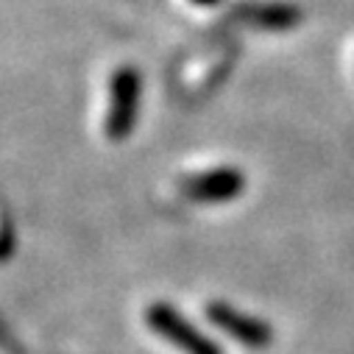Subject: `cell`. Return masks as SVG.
Masks as SVG:
<instances>
[{
  "label": "cell",
  "mask_w": 354,
  "mask_h": 354,
  "mask_svg": "<svg viewBox=\"0 0 354 354\" xmlns=\"http://www.w3.org/2000/svg\"><path fill=\"white\" fill-rule=\"evenodd\" d=\"M142 101V75L137 67L123 64L109 75V109L104 118V134L112 142H123L134 134Z\"/></svg>",
  "instance_id": "1"
},
{
  "label": "cell",
  "mask_w": 354,
  "mask_h": 354,
  "mask_svg": "<svg viewBox=\"0 0 354 354\" xmlns=\"http://www.w3.org/2000/svg\"><path fill=\"white\" fill-rule=\"evenodd\" d=\"M145 324L153 335H159L162 340H167L170 346H176L182 354H223L221 346L201 332L193 321H187L179 310L167 301H153L145 310Z\"/></svg>",
  "instance_id": "2"
},
{
  "label": "cell",
  "mask_w": 354,
  "mask_h": 354,
  "mask_svg": "<svg viewBox=\"0 0 354 354\" xmlns=\"http://www.w3.org/2000/svg\"><path fill=\"white\" fill-rule=\"evenodd\" d=\"M245 176L243 170L223 165V167H212L204 173H190L182 179V193L185 198L196 201V204H229L234 198L243 196L245 190Z\"/></svg>",
  "instance_id": "3"
},
{
  "label": "cell",
  "mask_w": 354,
  "mask_h": 354,
  "mask_svg": "<svg viewBox=\"0 0 354 354\" xmlns=\"http://www.w3.org/2000/svg\"><path fill=\"white\" fill-rule=\"evenodd\" d=\"M204 313L215 329H221L223 335H229L232 340H237L248 348H268L274 343V326L268 321L248 315L226 301H209Z\"/></svg>",
  "instance_id": "4"
},
{
  "label": "cell",
  "mask_w": 354,
  "mask_h": 354,
  "mask_svg": "<svg viewBox=\"0 0 354 354\" xmlns=\"http://www.w3.org/2000/svg\"><path fill=\"white\" fill-rule=\"evenodd\" d=\"M234 17L262 31H290L301 23L304 15L293 3H248V6H237Z\"/></svg>",
  "instance_id": "5"
},
{
  "label": "cell",
  "mask_w": 354,
  "mask_h": 354,
  "mask_svg": "<svg viewBox=\"0 0 354 354\" xmlns=\"http://www.w3.org/2000/svg\"><path fill=\"white\" fill-rule=\"evenodd\" d=\"M15 251V226H12V218L3 221V259H9Z\"/></svg>",
  "instance_id": "6"
},
{
  "label": "cell",
  "mask_w": 354,
  "mask_h": 354,
  "mask_svg": "<svg viewBox=\"0 0 354 354\" xmlns=\"http://www.w3.org/2000/svg\"><path fill=\"white\" fill-rule=\"evenodd\" d=\"M193 3H196V6H204V9H212V6L221 3V0H193Z\"/></svg>",
  "instance_id": "7"
}]
</instances>
